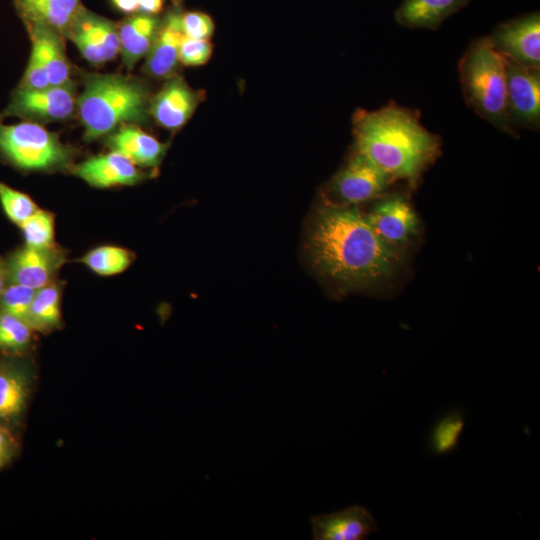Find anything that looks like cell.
I'll return each mask as SVG.
<instances>
[{
  "instance_id": "cell-14",
  "label": "cell",
  "mask_w": 540,
  "mask_h": 540,
  "mask_svg": "<svg viewBox=\"0 0 540 540\" xmlns=\"http://www.w3.org/2000/svg\"><path fill=\"white\" fill-rule=\"evenodd\" d=\"M366 216L377 236L399 250L419 231L416 212L399 194L382 199Z\"/></svg>"
},
{
  "instance_id": "cell-25",
  "label": "cell",
  "mask_w": 540,
  "mask_h": 540,
  "mask_svg": "<svg viewBox=\"0 0 540 540\" xmlns=\"http://www.w3.org/2000/svg\"><path fill=\"white\" fill-rule=\"evenodd\" d=\"M33 331L24 319L0 309V354H30Z\"/></svg>"
},
{
  "instance_id": "cell-24",
  "label": "cell",
  "mask_w": 540,
  "mask_h": 540,
  "mask_svg": "<svg viewBox=\"0 0 540 540\" xmlns=\"http://www.w3.org/2000/svg\"><path fill=\"white\" fill-rule=\"evenodd\" d=\"M465 429V415L454 409L443 415L433 426L428 439V447L435 456H445L454 452Z\"/></svg>"
},
{
  "instance_id": "cell-21",
  "label": "cell",
  "mask_w": 540,
  "mask_h": 540,
  "mask_svg": "<svg viewBox=\"0 0 540 540\" xmlns=\"http://www.w3.org/2000/svg\"><path fill=\"white\" fill-rule=\"evenodd\" d=\"M472 0H404L396 9L395 21L406 28L436 30L451 15Z\"/></svg>"
},
{
  "instance_id": "cell-18",
  "label": "cell",
  "mask_w": 540,
  "mask_h": 540,
  "mask_svg": "<svg viewBox=\"0 0 540 540\" xmlns=\"http://www.w3.org/2000/svg\"><path fill=\"white\" fill-rule=\"evenodd\" d=\"M310 523L315 540H363L377 531L372 514L359 505L313 516Z\"/></svg>"
},
{
  "instance_id": "cell-6",
  "label": "cell",
  "mask_w": 540,
  "mask_h": 540,
  "mask_svg": "<svg viewBox=\"0 0 540 540\" xmlns=\"http://www.w3.org/2000/svg\"><path fill=\"white\" fill-rule=\"evenodd\" d=\"M37 379L30 354H0V426L20 436Z\"/></svg>"
},
{
  "instance_id": "cell-11",
  "label": "cell",
  "mask_w": 540,
  "mask_h": 540,
  "mask_svg": "<svg viewBox=\"0 0 540 540\" xmlns=\"http://www.w3.org/2000/svg\"><path fill=\"white\" fill-rule=\"evenodd\" d=\"M506 59V58H505ZM507 111L513 127L540 126V69L506 59Z\"/></svg>"
},
{
  "instance_id": "cell-4",
  "label": "cell",
  "mask_w": 540,
  "mask_h": 540,
  "mask_svg": "<svg viewBox=\"0 0 540 540\" xmlns=\"http://www.w3.org/2000/svg\"><path fill=\"white\" fill-rule=\"evenodd\" d=\"M458 68L468 107L499 130L514 136L507 111L506 59L495 49L490 37L474 39Z\"/></svg>"
},
{
  "instance_id": "cell-28",
  "label": "cell",
  "mask_w": 540,
  "mask_h": 540,
  "mask_svg": "<svg viewBox=\"0 0 540 540\" xmlns=\"http://www.w3.org/2000/svg\"><path fill=\"white\" fill-rule=\"evenodd\" d=\"M0 203L9 220L20 227L39 209L30 196L1 182Z\"/></svg>"
},
{
  "instance_id": "cell-15",
  "label": "cell",
  "mask_w": 540,
  "mask_h": 540,
  "mask_svg": "<svg viewBox=\"0 0 540 540\" xmlns=\"http://www.w3.org/2000/svg\"><path fill=\"white\" fill-rule=\"evenodd\" d=\"M69 171L94 188L131 186L148 179L151 173L138 168L123 155L110 151L73 164Z\"/></svg>"
},
{
  "instance_id": "cell-34",
  "label": "cell",
  "mask_w": 540,
  "mask_h": 540,
  "mask_svg": "<svg viewBox=\"0 0 540 540\" xmlns=\"http://www.w3.org/2000/svg\"><path fill=\"white\" fill-rule=\"evenodd\" d=\"M139 12L157 15L162 11L164 0H138Z\"/></svg>"
},
{
  "instance_id": "cell-26",
  "label": "cell",
  "mask_w": 540,
  "mask_h": 540,
  "mask_svg": "<svg viewBox=\"0 0 540 540\" xmlns=\"http://www.w3.org/2000/svg\"><path fill=\"white\" fill-rule=\"evenodd\" d=\"M133 260L134 254L126 248L102 245L87 252L80 262L98 275L111 276L125 271Z\"/></svg>"
},
{
  "instance_id": "cell-27",
  "label": "cell",
  "mask_w": 540,
  "mask_h": 540,
  "mask_svg": "<svg viewBox=\"0 0 540 540\" xmlns=\"http://www.w3.org/2000/svg\"><path fill=\"white\" fill-rule=\"evenodd\" d=\"M54 225L53 213L38 209L21 225L25 244L33 247H45L55 244Z\"/></svg>"
},
{
  "instance_id": "cell-17",
  "label": "cell",
  "mask_w": 540,
  "mask_h": 540,
  "mask_svg": "<svg viewBox=\"0 0 540 540\" xmlns=\"http://www.w3.org/2000/svg\"><path fill=\"white\" fill-rule=\"evenodd\" d=\"M110 151L119 153L136 166L156 168L160 165L169 144L159 141L137 124H122L104 137Z\"/></svg>"
},
{
  "instance_id": "cell-33",
  "label": "cell",
  "mask_w": 540,
  "mask_h": 540,
  "mask_svg": "<svg viewBox=\"0 0 540 540\" xmlns=\"http://www.w3.org/2000/svg\"><path fill=\"white\" fill-rule=\"evenodd\" d=\"M19 453V435L0 426V471L11 464Z\"/></svg>"
},
{
  "instance_id": "cell-35",
  "label": "cell",
  "mask_w": 540,
  "mask_h": 540,
  "mask_svg": "<svg viewBox=\"0 0 540 540\" xmlns=\"http://www.w3.org/2000/svg\"><path fill=\"white\" fill-rule=\"evenodd\" d=\"M113 6L120 12L134 14L139 12L138 0H110Z\"/></svg>"
},
{
  "instance_id": "cell-9",
  "label": "cell",
  "mask_w": 540,
  "mask_h": 540,
  "mask_svg": "<svg viewBox=\"0 0 540 540\" xmlns=\"http://www.w3.org/2000/svg\"><path fill=\"white\" fill-rule=\"evenodd\" d=\"M67 261V250L52 244L45 247L24 245L6 259L8 284H20L33 289L55 281Z\"/></svg>"
},
{
  "instance_id": "cell-19",
  "label": "cell",
  "mask_w": 540,
  "mask_h": 540,
  "mask_svg": "<svg viewBox=\"0 0 540 540\" xmlns=\"http://www.w3.org/2000/svg\"><path fill=\"white\" fill-rule=\"evenodd\" d=\"M161 20L156 15L136 12L118 25L119 45L123 65L132 70L137 62L149 52Z\"/></svg>"
},
{
  "instance_id": "cell-30",
  "label": "cell",
  "mask_w": 540,
  "mask_h": 540,
  "mask_svg": "<svg viewBox=\"0 0 540 540\" xmlns=\"http://www.w3.org/2000/svg\"><path fill=\"white\" fill-rule=\"evenodd\" d=\"M212 53L213 45L210 40L184 36L179 50V62L189 67L202 66L210 60Z\"/></svg>"
},
{
  "instance_id": "cell-23",
  "label": "cell",
  "mask_w": 540,
  "mask_h": 540,
  "mask_svg": "<svg viewBox=\"0 0 540 540\" xmlns=\"http://www.w3.org/2000/svg\"><path fill=\"white\" fill-rule=\"evenodd\" d=\"M63 284L54 281L36 290L26 322L34 331L49 334L61 327V299Z\"/></svg>"
},
{
  "instance_id": "cell-8",
  "label": "cell",
  "mask_w": 540,
  "mask_h": 540,
  "mask_svg": "<svg viewBox=\"0 0 540 540\" xmlns=\"http://www.w3.org/2000/svg\"><path fill=\"white\" fill-rule=\"evenodd\" d=\"M65 38L71 40L81 55L93 65L113 60L120 51L118 25L82 4L72 18Z\"/></svg>"
},
{
  "instance_id": "cell-29",
  "label": "cell",
  "mask_w": 540,
  "mask_h": 540,
  "mask_svg": "<svg viewBox=\"0 0 540 540\" xmlns=\"http://www.w3.org/2000/svg\"><path fill=\"white\" fill-rule=\"evenodd\" d=\"M35 292L28 286L9 283L0 295V309L26 321Z\"/></svg>"
},
{
  "instance_id": "cell-2",
  "label": "cell",
  "mask_w": 540,
  "mask_h": 540,
  "mask_svg": "<svg viewBox=\"0 0 540 540\" xmlns=\"http://www.w3.org/2000/svg\"><path fill=\"white\" fill-rule=\"evenodd\" d=\"M352 126L355 152L413 187L441 155L440 137L421 124L419 112L394 101L374 111L357 109Z\"/></svg>"
},
{
  "instance_id": "cell-31",
  "label": "cell",
  "mask_w": 540,
  "mask_h": 540,
  "mask_svg": "<svg viewBox=\"0 0 540 540\" xmlns=\"http://www.w3.org/2000/svg\"><path fill=\"white\" fill-rule=\"evenodd\" d=\"M180 22L184 36L189 38L209 40L215 31L213 19L204 12H181Z\"/></svg>"
},
{
  "instance_id": "cell-36",
  "label": "cell",
  "mask_w": 540,
  "mask_h": 540,
  "mask_svg": "<svg viewBox=\"0 0 540 540\" xmlns=\"http://www.w3.org/2000/svg\"><path fill=\"white\" fill-rule=\"evenodd\" d=\"M8 284L6 260L0 256V295Z\"/></svg>"
},
{
  "instance_id": "cell-13",
  "label": "cell",
  "mask_w": 540,
  "mask_h": 540,
  "mask_svg": "<svg viewBox=\"0 0 540 540\" xmlns=\"http://www.w3.org/2000/svg\"><path fill=\"white\" fill-rule=\"evenodd\" d=\"M203 99V92L194 90L183 77L174 75L151 96L149 115L163 128L176 131L189 121Z\"/></svg>"
},
{
  "instance_id": "cell-1",
  "label": "cell",
  "mask_w": 540,
  "mask_h": 540,
  "mask_svg": "<svg viewBox=\"0 0 540 540\" xmlns=\"http://www.w3.org/2000/svg\"><path fill=\"white\" fill-rule=\"evenodd\" d=\"M308 254L322 276L344 289H361L390 280L401 253L377 236L357 208L326 205L312 225Z\"/></svg>"
},
{
  "instance_id": "cell-10",
  "label": "cell",
  "mask_w": 540,
  "mask_h": 540,
  "mask_svg": "<svg viewBox=\"0 0 540 540\" xmlns=\"http://www.w3.org/2000/svg\"><path fill=\"white\" fill-rule=\"evenodd\" d=\"M395 180L363 155L354 151L348 163L334 176L330 188L347 205H357L382 196Z\"/></svg>"
},
{
  "instance_id": "cell-37",
  "label": "cell",
  "mask_w": 540,
  "mask_h": 540,
  "mask_svg": "<svg viewBox=\"0 0 540 540\" xmlns=\"http://www.w3.org/2000/svg\"><path fill=\"white\" fill-rule=\"evenodd\" d=\"M175 6H179L182 0H171Z\"/></svg>"
},
{
  "instance_id": "cell-16",
  "label": "cell",
  "mask_w": 540,
  "mask_h": 540,
  "mask_svg": "<svg viewBox=\"0 0 540 540\" xmlns=\"http://www.w3.org/2000/svg\"><path fill=\"white\" fill-rule=\"evenodd\" d=\"M181 11L173 9L161 20L155 40L146 55L145 73L158 79L176 75L179 50L184 34L181 29Z\"/></svg>"
},
{
  "instance_id": "cell-12",
  "label": "cell",
  "mask_w": 540,
  "mask_h": 540,
  "mask_svg": "<svg viewBox=\"0 0 540 540\" xmlns=\"http://www.w3.org/2000/svg\"><path fill=\"white\" fill-rule=\"evenodd\" d=\"M506 59L540 68V14L533 12L498 25L489 36Z\"/></svg>"
},
{
  "instance_id": "cell-22",
  "label": "cell",
  "mask_w": 540,
  "mask_h": 540,
  "mask_svg": "<svg viewBox=\"0 0 540 540\" xmlns=\"http://www.w3.org/2000/svg\"><path fill=\"white\" fill-rule=\"evenodd\" d=\"M13 3L24 25H46L64 38L81 5L80 0H13Z\"/></svg>"
},
{
  "instance_id": "cell-20",
  "label": "cell",
  "mask_w": 540,
  "mask_h": 540,
  "mask_svg": "<svg viewBox=\"0 0 540 540\" xmlns=\"http://www.w3.org/2000/svg\"><path fill=\"white\" fill-rule=\"evenodd\" d=\"M32 49L39 56L50 85L72 82L71 66L65 53L64 37L56 30L42 24L25 25Z\"/></svg>"
},
{
  "instance_id": "cell-5",
  "label": "cell",
  "mask_w": 540,
  "mask_h": 540,
  "mask_svg": "<svg viewBox=\"0 0 540 540\" xmlns=\"http://www.w3.org/2000/svg\"><path fill=\"white\" fill-rule=\"evenodd\" d=\"M77 150L41 124L23 120L15 124L0 121V157L24 171L69 170Z\"/></svg>"
},
{
  "instance_id": "cell-7",
  "label": "cell",
  "mask_w": 540,
  "mask_h": 540,
  "mask_svg": "<svg viewBox=\"0 0 540 540\" xmlns=\"http://www.w3.org/2000/svg\"><path fill=\"white\" fill-rule=\"evenodd\" d=\"M74 83L48 85L43 88L17 87L5 114L39 124L69 118L76 110Z\"/></svg>"
},
{
  "instance_id": "cell-3",
  "label": "cell",
  "mask_w": 540,
  "mask_h": 540,
  "mask_svg": "<svg viewBox=\"0 0 540 540\" xmlns=\"http://www.w3.org/2000/svg\"><path fill=\"white\" fill-rule=\"evenodd\" d=\"M76 110L87 142L105 137L122 124L148 121L151 94L139 78L121 74L83 73Z\"/></svg>"
},
{
  "instance_id": "cell-32",
  "label": "cell",
  "mask_w": 540,
  "mask_h": 540,
  "mask_svg": "<svg viewBox=\"0 0 540 540\" xmlns=\"http://www.w3.org/2000/svg\"><path fill=\"white\" fill-rule=\"evenodd\" d=\"M50 85L45 68L34 49H31L29 61L19 87L43 88Z\"/></svg>"
}]
</instances>
